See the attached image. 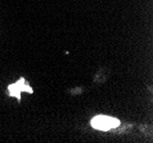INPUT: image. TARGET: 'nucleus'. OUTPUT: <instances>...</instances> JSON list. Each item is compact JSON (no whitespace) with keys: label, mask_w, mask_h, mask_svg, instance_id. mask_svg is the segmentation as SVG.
Listing matches in <instances>:
<instances>
[{"label":"nucleus","mask_w":153,"mask_h":143,"mask_svg":"<svg viewBox=\"0 0 153 143\" xmlns=\"http://www.w3.org/2000/svg\"><path fill=\"white\" fill-rule=\"evenodd\" d=\"M91 127L97 130H110L112 128H115L120 125V120L117 118L110 117V116H96L91 119Z\"/></svg>","instance_id":"nucleus-1"},{"label":"nucleus","mask_w":153,"mask_h":143,"mask_svg":"<svg viewBox=\"0 0 153 143\" xmlns=\"http://www.w3.org/2000/svg\"><path fill=\"white\" fill-rule=\"evenodd\" d=\"M8 92H9L10 96H15L19 101L22 92H27V93L32 94L33 89L29 86V84H26L24 78H19V80H17L15 84H12L8 86Z\"/></svg>","instance_id":"nucleus-2"}]
</instances>
